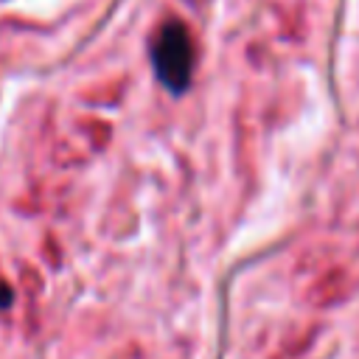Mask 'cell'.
<instances>
[{
	"label": "cell",
	"instance_id": "obj_1",
	"mask_svg": "<svg viewBox=\"0 0 359 359\" xmlns=\"http://www.w3.org/2000/svg\"><path fill=\"white\" fill-rule=\"evenodd\" d=\"M151 65L160 84L171 93H185L196 67V48L182 20H165L151 39Z\"/></svg>",
	"mask_w": 359,
	"mask_h": 359
},
{
	"label": "cell",
	"instance_id": "obj_2",
	"mask_svg": "<svg viewBox=\"0 0 359 359\" xmlns=\"http://www.w3.org/2000/svg\"><path fill=\"white\" fill-rule=\"evenodd\" d=\"M11 303V289L6 283H0V309H6Z\"/></svg>",
	"mask_w": 359,
	"mask_h": 359
}]
</instances>
